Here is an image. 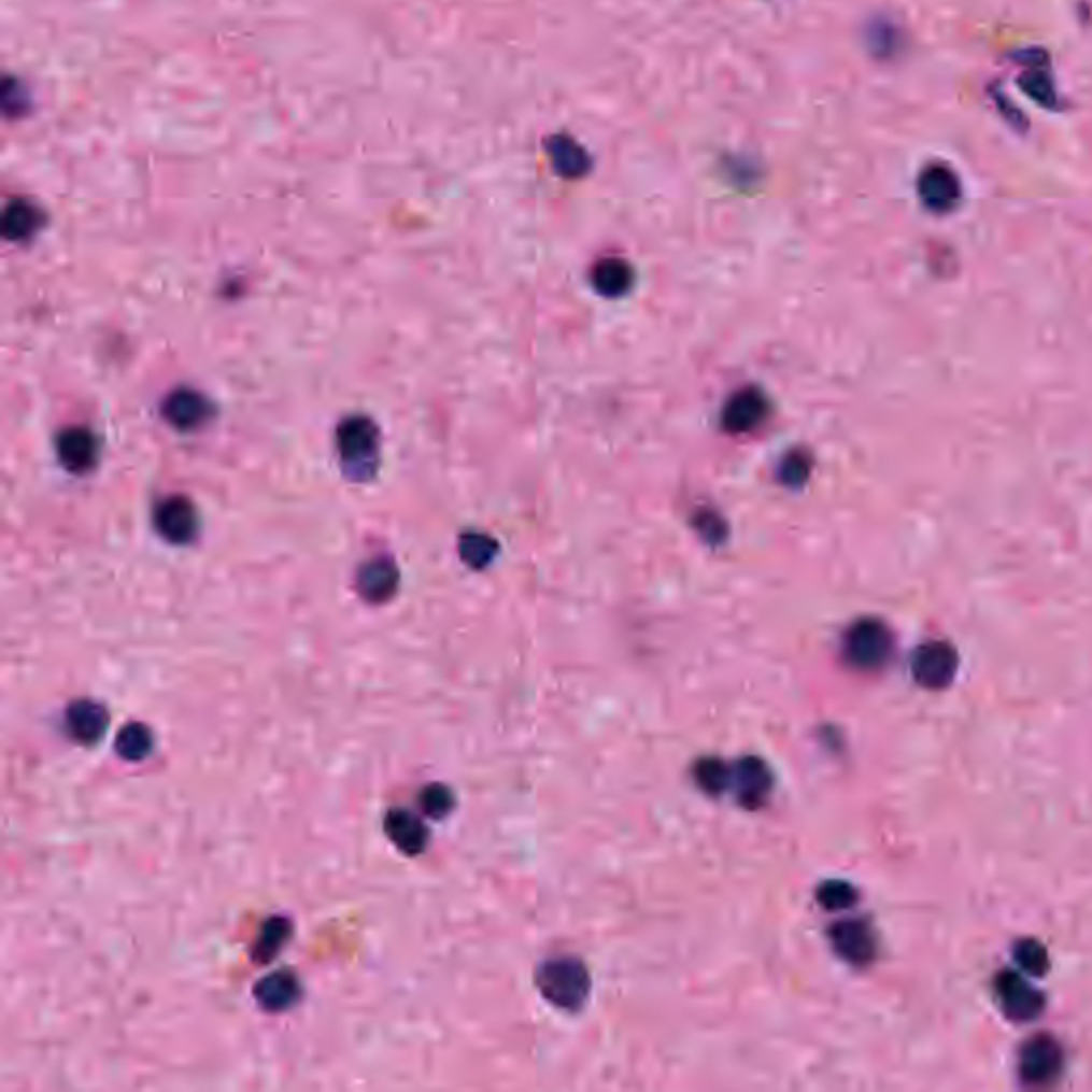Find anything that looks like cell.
Wrapping results in <instances>:
<instances>
[{
    "label": "cell",
    "mask_w": 1092,
    "mask_h": 1092,
    "mask_svg": "<svg viewBox=\"0 0 1092 1092\" xmlns=\"http://www.w3.org/2000/svg\"><path fill=\"white\" fill-rule=\"evenodd\" d=\"M542 996L559 1009H579L590 996V973L577 959H553L538 972Z\"/></svg>",
    "instance_id": "6da1fadb"
},
{
    "label": "cell",
    "mask_w": 1092,
    "mask_h": 1092,
    "mask_svg": "<svg viewBox=\"0 0 1092 1092\" xmlns=\"http://www.w3.org/2000/svg\"><path fill=\"white\" fill-rule=\"evenodd\" d=\"M338 451L346 470L355 472L357 479H364V470L375 468L378 457L375 425L364 416L344 421L338 429Z\"/></svg>",
    "instance_id": "7a4b0ae2"
},
{
    "label": "cell",
    "mask_w": 1092,
    "mask_h": 1092,
    "mask_svg": "<svg viewBox=\"0 0 1092 1092\" xmlns=\"http://www.w3.org/2000/svg\"><path fill=\"white\" fill-rule=\"evenodd\" d=\"M892 651V636L881 621H857L846 638V653L853 666L870 670L885 664Z\"/></svg>",
    "instance_id": "3957f363"
},
{
    "label": "cell",
    "mask_w": 1092,
    "mask_h": 1092,
    "mask_svg": "<svg viewBox=\"0 0 1092 1092\" xmlns=\"http://www.w3.org/2000/svg\"><path fill=\"white\" fill-rule=\"evenodd\" d=\"M913 677L928 690L946 687L956 675V653L946 642H928L913 657Z\"/></svg>",
    "instance_id": "277c9868"
},
{
    "label": "cell",
    "mask_w": 1092,
    "mask_h": 1092,
    "mask_svg": "<svg viewBox=\"0 0 1092 1092\" xmlns=\"http://www.w3.org/2000/svg\"><path fill=\"white\" fill-rule=\"evenodd\" d=\"M918 193H920L922 203L928 210H933L937 214H946L956 208L963 190H961L959 175L950 167L931 165L922 171V175L918 180Z\"/></svg>",
    "instance_id": "5b68a950"
},
{
    "label": "cell",
    "mask_w": 1092,
    "mask_h": 1092,
    "mask_svg": "<svg viewBox=\"0 0 1092 1092\" xmlns=\"http://www.w3.org/2000/svg\"><path fill=\"white\" fill-rule=\"evenodd\" d=\"M154 525L169 542L186 544L199 531V514L186 497H169L156 508Z\"/></svg>",
    "instance_id": "8992f818"
},
{
    "label": "cell",
    "mask_w": 1092,
    "mask_h": 1092,
    "mask_svg": "<svg viewBox=\"0 0 1092 1092\" xmlns=\"http://www.w3.org/2000/svg\"><path fill=\"white\" fill-rule=\"evenodd\" d=\"M732 788L742 807L757 809L772 790V775L762 760L744 757L732 770Z\"/></svg>",
    "instance_id": "52a82bcc"
},
{
    "label": "cell",
    "mask_w": 1092,
    "mask_h": 1092,
    "mask_svg": "<svg viewBox=\"0 0 1092 1092\" xmlns=\"http://www.w3.org/2000/svg\"><path fill=\"white\" fill-rule=\"evenodd\" d=\"M768 416V399L757 388L734 393L724 408L722 423L729 434H747L760 427Z\"/></svg>",
    "instance_id": "ba28073f"
},
{
    "label": "cell",
    "mask_w": 1092,
    "mask_h": 1092,
    "mask_svg": "<svg viewBox=\"0 0 1092 1092\" xmlns=\"http://www.w3.org/2000/svg\"><path fill=\"white\" fill-rule=\"evenodd\" d=\"M1063 1063V1054L1059 1044L1052 1037H1035L1022 1050L1020 1069L1026 1082L1046 1084L1050 1082Z\"/></svg>",
    "instance_id": "9c48e42d"
},
{
    "label": "cell",
    "mask_w": 1092,
    "mask_h": 1092,
    "mask_svg": "<svg viewBox=\"0 0 1092 1092\" xmlns=\"http://www.w3.org/2000/svg\"><path fill=\"white\" fill-rule=\"evenodd\" d=\"M384 833L391 843L406 855L423 853L429 841L427 826L408 809L388 811L384 818Z\"/></svg>",
    "instance_id": "30bf717a"
},
{
    "label": "cell",
    "mask_w": 1092,
    "mask_h": 1092,
    "mask_svg": "<svg viewBox=\"0 0 1092 1092\" xmlns=\"http://www.w3.org/2000/svg\"><path fill=\"white\" fill-rule=\"evenodd\" d=\"M996 994H998L1005 1011L1013 1020L1035 1018L1044 1005V998L1020 975H1013V973H1003L996 979Z\"/></svg>",
    "instance_id": "8fae6325"
},
{
    "label": "cell",
    "mask_w": 1092,
    "mask_h": 1092,
    "mask_svg": "<svg viewBox=\"0 0 1092 1092\" xmlns=\"http://www.w3.org/2000/svg\"><path fill=\"white\" fill-rule=\"evenodd\" d=\"M110 726V713L95 700H77L67 709V729L80 744H95Z\"/></svg>",
    "instance_id": "7c38bea8"
},
{
    "label": "cell",
    "mask_w": 1092,
    "mask_h": 1092,
    "mask_svg": "<svg viewBox=\"0 0 1092 1092\" xmlns=\"http://www.w3.org/2000/svg\"><path fill=\"white\" fill-rule=\"evenodd\" d=\"M833 948L851 965H866L875 956V939L864 922L848 920L831 931Z\"/></svg>",
    "instance_id": "4fadbf2b"
},
{
    "label": "cell",
    "mask_w": 1092,
    "mask_h": 1092,
    "mask_svg": "<svg viewBox=\"0 0 1092 1092\" xmlns=\"http://www.w3.org/2000/svg\"><path fill=\"white\" fill-rule=\"evenodd\" d=\"M58 457L71 472H88L99 459V442L93 431L71 427L58 438Z\"/></svg>",
    "instance_id": "5bb4252c"
},
{
    "label": "cell",
    "mask_w": 1092,
    "mask_h": 1092,
    "mask_svg": "<svg viewBox=\"0 0 1092 1092\" xmlns=\"http://www.w3.org/2000/svg\"><path fill=\"white\" fill-rule=\"evenodd\" d=\"M254 996L267 1011H286L301 998V981L295 973H271L254 985Z\"/></svg>",
    "instance_id": "9a60e30c"
},
{
    "label": "cell",
    "mask_w": 1092,
    "mask_h": 1092,
    "mask_svg": "<svg viewBox=\"0 0 1092 1092\" xmlns=\"http://www.w3.org/2000/svg\"><path fill=\"white\" fill-rule=\"evenodd\" d=\"M165 419L178 429H195L210 419V401L190 388H180L162 406Z\"/></svg>",
    "instance_id": "2e32d148"
},
{
    "label": "cell",
    "mask_w": 1092,
    "mask_h": 1092,
    "mask_svg": "<svg viewBox=\"0 0 1092 1092\" xmlns=\"http://www.w3.org/2000/svg\"><path fill=\"white\" fill-rule=\"evenodd\" d=\"M357 585L367 602H386L399 585V572L391 559L378 557L361 568Z\"/></svg>",
    "instance_id": "e0dca14e"
},
{
    "label": "cell",
    "mask_w": 1092,
    "mask_h": 1092,
    "mask_svg": "<svg viewBox=\"0 0 1092 1092\" xmlns=\"http://www.w3.org/2000/svg\"><path fill=\"white\" fill-rule=\"evenodd\" d=\"M547 150H549V156L553 160V167L557 169L559 175L564 178H581L590 171V156L587 152L575 141V139H568V137H553L549 143H547Z\"/></svg>",
    "instance_id": "ac0fdd59"
},
{
    "label": "cell",
    "mask_w": 1092,
    "mask_h": 1092,
    "mask_svg": "<svg viewBox=\"0 0 1092 1092\" xmlns=\"http://www.w3.org/2000/svg\"><path fill=\"white\" fill-rule=\"evenodd\" d=\"M41 225H43V214L39 212L37 205H32L24 199L11 201L2 214V233L6 240H13V242L30 238L32 233L39 231Z\"/></svg>",
    "instance_id": "d6986e66"
},
{
    "label": "cell",
    "mask_w": 1092,
    "mask_h": 1092,
    "mask_svg": "<svg viewBox=\"0 0 1092 1092\" xmlns=\"http://www.w3.org/2000/svg\"><path fill=\"white\" fill-rule=\"evenodd\" d=\"M634 282L632 267L621 258H605L592 271L594 288L605 297H621Z\"/></svg>",
    "instance_id": "ffe728a7"
},
{
    "label": "cell",
    "mask_w": 1092,
    "mask_h": 1092,
    "mask_svg": "<svg viewBox=\"0 0 1092 1092\" xmlns=\"http://www.w3.org/2000/svg\"><path fill=\"white\" fill-rule=\"evenodd\" d=\"M154 749V736L152 729L145 724H128L120 729L116 738V751L122 760L126 762H141L145 760Z\"/></svg>",
    "instance_id": "44dd1931"
},
{
    "label": "cell",
    "mask_w": 1092,
    "mask_h": 1092,
    "mask_svg": "<svg viewBox=\"0 0 1092 1092\" xmlns=\"http://www.w3.org/2000/svg\"><path fill=\"white\" fill-rule=\"evenodd\" d=\"M290 933H293V926L288 924V920H284V918L267 920V924L263 926L258 941L254 946V961L265 965L271 959H275V954L286 946Z\"/></svg>",
    "instance_id": "7402d4cb"
},
{
    "label": "cell",
    "mask_w": 1092,
    "mask_h": 1092,
    "mask_svg": "<svg viewBox=\"0 0 1092 1092\" xmlns=\"http://www.w3.org/2000/svg\"><path fill=\"white\" fill-rule=\"evenodd\" d=\"M694 775H696L698 785L713 796L728 790L729 783H732V770H729L728 764H724L720 757L700 760L696 764Z\"/></svg>",
    "instance_id": "603a6c76"
},
{
    "label": "cell",
    "mask_w": 1092,
    "mask_h": 1092,
    "mask_svg": "<svg viewBox=\"0 0 1092 1092\" xmlns=\"http://www.w3.org/2000/svg\"><path fill=\"white\" fill-rule=\"evenodd\" d=\"M462 559L472 568H485L497 553V542L485 534H468L459 542Z\"/></svg>",
    "instance_id": "cb8c5ba5"
},
{
    "label": "cell",
    "mask_w": 1092,
    "mask_h": 1092,
    "mask_svg": "<svg viewBox=\"0 0 1092 1092\" xmlns=\"http://www.w3.org/2000/svg\"><path fill=\"white\" fill-rule=\"evenodd\" d=\"M419 805L423 809L425 816L434 818V820H442L446 818L453 807H455V796L453 792L446 788V785H429L421 792V798H419Z\"/></svg>",
    "instance_id": "d4e9b609"
},
{
    "label": "cell",
    "mask_w": 1092,
    "mask_h": 1092,
    "mask_svg": "<svg viewBox=\"0 0 1092 1092\" xmlns=\"http://www.w3.org/2000/svg\"><path fill=\"white\" fill-rule=\"evenodd\" d=\"M1020 82H1022V90L1031 99H1035L1039 105L1050 108L1056 101V93H1054L1052 80H1050V75L1044 69L1031 67V71H1026Z\"/></svg>",
    "instance_id": "484cf974"
},
{
    "label": "cell",
    "mask_w": 1092,
    "mask_h": 1092,
    "mask_svg": "<svg viewBox=\"0 0 1092 1092\" xmlns=\"http://www.w3.org/2000/svg\"><path fill=\"white\" fill-rule=\"evenodd\" d=\"M818 900L822 903L824 909H831V911L846 909V907H851V903L855 900V890L851 888L850 883H843V881H828L820 888Z\"/></svg>",
    "instance_id": "4316f807"
},
{
    "label": "cell",
    "mask_w": 1092,
    "mask_h": 1092,
    "mask_svg": "<svg viewBox=\"0 0 1092 1092\" xmlns=\"http://www.w3.org/2000/svg\"><path fill=\"white\" fill-rule=\"evenodd\" d=\"M1016 961L1024 972L1041 975L1048 969V954L1037 941H1022L1016 948Z\"/></svg>",
    "instance_id": "83f0119b"
},
{
    "label": "cell",
    "mask_w": 1092,
    "mask_h": 1092,
    "mask_svg": "<svg viewBox=\"0 0 1092 1092\" xmlns=\"http://www.w3.org/2000/svg\"><path fill=\"white\" fill-rule=\"evenodd\" d=\"M809 470H811L809 457L803 453H792L781 464V481L785 485H803L809 479Z\"/></svg>",
    "instance_id": "f1b7e54d"
}]
</instances>
